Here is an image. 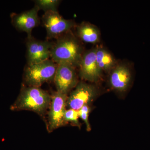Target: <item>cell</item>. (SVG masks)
Segmentation results:
<instances>
[{
  "label": "cell",
  "mask_w": 150,
  "mask_h": 150,
  "mask_svg": "<svg viewBox=\"0 0 150 150\" xmlns=\"http://www.w3.org/2000/svg\"><path fill=\"white\" fill-rule=\"evenodd\" d=\"M79 118L78 110L69 109L65 111L64 115V121L65 123L67 122H71L75 126L80 128L81 125L79 122Z\"/></svg>",
  "instance_id": "9a60e30c"
},
{
  "label": "cell",
  "mask_w": 150,
  "mask_h": 150,
  "mask_svg": "<svg viewBox=\"0 0 150 150\" xmlns=\"http://www.w3.org/2000/svg\"><path fill=\"white\" fill-rule=\"evenodd\" d=\"M110 72L109 82L112 88L117 91H125L129 87L132 79L129 67L123 64L116 65Z\"/></svg>",
  "instance_id": "8fae6325"
},
{
  "label": "cell",
  "mask_w": 150,
  "mask_h": 150,
  "mask_svg": "<svg viewBox=\"0 0 150 150\" xmlns=\"http://www.w3.org/2000/svg\"><path fill=\"white\" fill-rule=\"evenodd\" d=\"M83 48L78 39L70 32L56 39L51 50L50 58L57 64H67L79 67Z\"/></svg>",
  "instance_id": "6da1fadb"
},
{
  "label": "cell",
  "mask_w": 150,
  "mask_h": 150,
  "mask_svg": "<svg viewBox=\"0 0 150 150\" xmlns=\"http://www.w3.org/2000/svg\"><path fill=\"white\" fill-rule=\"evenodd\" d=\"M67 95L57 91L51 95L47 124L48 132H52L65 125L64 118L67 110Z\"/></svg>",
  "instance_id": "5b68a950"
},
{
  "label": "cell",
  "mask_w": 150,
  "mask_h": 150,
  "mask_svg": "<svg viewBox=\"0 0 150 150\" xmlns=\"http://www.w3.org/2000/svg\"><path fill=\"white\" fill-rule=\"evenodd\" d=\"M96 54L97 64L101 71H109L116 66V61L114 57L105 48L97 47Z\"/></svg>",
  "instance_id": "4fadbf2b"
},
{
  "label": "cell",
  "mask_w": 150,
  "mask_h": 150,
  "mask_svg": "<svg viewBox=\"0 0 150 150\" xmlns=\"http://www.w3.org/2000/svg\"><path fill=\"white\" fill-rule=\"evenodd\" d=\"M58 64L51 59L28 65L25 69L24 80L28 86L40 87L45 83L54 81Z\"/></svg>",
  "instance_id": "3957f363"
},
{
  "label": "cell",
  "mask_w": 150,
  "mask_h": 150,
  "mask_svg": "<svg viewBox=\"0 0 150 150\" xmlns=\"http://www.w3.org/2000/svg\"><path fill=\"white\" fill-rule=\"evenodd\" d=\"M35 5L39 10H43L44 12L58 11V7L61 1L59 0H36L34 1Z\"/></svg>",
  "instance_id": "5bb4252c"
},
{
  "label": "cell",
  "mask_w": 150,
  "mask_h": 150,
  "mask_svg": "<svg viewBox=\"0 0 150 150\" xmlns=\"http://www.w3.org/2000/svg\"><path fill=\"white\" fill-rule=\"evenodd\" d=\"M77 36L85 43L95 44L99 42L100 34L98 28L93 25L82 22L76 28Z\"/></svg>",
  "instance_id": "7c38bea8"
},
{
  "label": "cell",
  "mask_w": 150,
  "mask_h": 150,
  "mask_svg": "<svg viewBox=\"0 0 150 150\" xmlns=\"http://www.w3.org/2000/svg\"><path fill=\"white\" fill-rule=\"evenodd\" d=\"M54 43L48 40H36L27 38L26 41L28 64H37L50 59L51 50Z\"/></svg>",
  "instance_id": "52a82bcc"
},
{
  "label": "cell",
  "mask_w": 150,
  "mask_h": 150,
  "mask_svg": "<svg viewBox=\"0 0 150 150\" xmlns=\"http://www.w3.org/2000/svg\"><path fill=\"white\" fill-rule=\"evenodd\" d=\"M51 101V95L40 87L23 86L11 109L29 110L42 115L49 108Z\"/></svg>",
  "instance_id": "7a4b0ae2"
},
{
  "label": "cell",
  "mask_w": 150,
  "mask_h": 150,
  "mask_svg": "<svg viewBox=\"0 0 150 150\" xmlns=\"http://www.w3.org/2000/svg\"><path fill=\"white\" fill-rule=\"evenodd\" d=\"M42 20L46 29L47 39H57L69 32L76 25L73 21L64 18L58 11H50L44 13Z\"/></svg>",
  "instance_id": "277c9868"
},
{
  "label": "cell",
  "mask_w": 150,
  "mask_h": 150,
  "mask_svg": "<svg viewBox=\"0 0 150 150\" xmlns=\"http://www.w3.org/2000/svg\"><path fill=\"white\" fill-rule=\"evenodd\" d=\"M54 81L57 91L67 95L78 83L75 67L67 64H58Z\"/></svg>",
  "instance_id": "ba28073f"
},
{
  "label": "cell",
  "mask_w": 150,
  "mask_h": 150,
  "mask_svg": "<svg viewBox=\"0 0 150 150\" xmlns=\"http://www.w3.org/2000/svg\"><path fill=\"white\" fill-rule=\"evenodd\" d=\"M90 108L88 105H85L78 110L79 117L85 123L88 131H90L91 130L90 124L88 121L89 113L90 112Z\"/></svg>",
  "instance_id": "2e32d148"
},
{
  "label": "cell",
  "mask_w": 150,
  "mask_h": 150,
  "mask_svg": "<svg viewBox=\"0 0 150 150\" xmlns=\"http://www.w3.org/2000/svg\"><path fill=\"white\" fill-rule=\"evenodd\" d=\"M96 52V48L84 53L79 66L81 77L92 82L99 80L102 72L97 64Z\"/></svg>",
  "instance_id": "30bf717a"
},
{
  "label": "cell",
  "mask_w": 150,
  "mask_h": 150,
  "mask_svg": "<svg viewBox=\"0 0 150 150\" xmlns=\"http://www.w3.org/2000/svg\"><path fill=\"white\" fill-rule=\"evenodd\" d=\"M39 10L36 6L29 10L19 14L12 13L11 15L12 23L19 31L26 33L27 38L31 37L33 29L40 23L38 16Z\"/></svg>",
  "instance_id": "9c48e42d"
},
{
  "label": "cell",
  "mask_w": 150,
  "mask_h": 150,
  "mask_svg": "<svg viewBox=\"0 0 150 150\" xmlns=\"http://www.w3.org/2000/svg\"><path fill=\"white\" fill-rule=\"evenodd\" d=\"M96 94V89L94 86L82 82L79 83L67 97V106L69 109L79 110L91 102Z\"/></svg>",
  "instance_id": "8992f818"
}]
</instances>
